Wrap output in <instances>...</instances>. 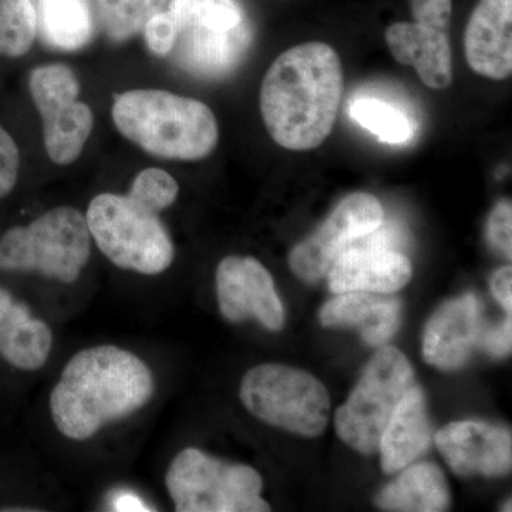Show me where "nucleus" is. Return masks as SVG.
<instances>
[{
  "label": "nucleus",
  "instance_id": "obj_1",
  "mask_svg": "<svg viewBox=\"0 0 512 512\" xmlns=\"http://www.w3.org/2000/svg\"><path fill=\"white\" fill-rule=\"evenodd\" d=\"M345 76L332 46L308 42L293 46L262 80V119L276 144L291 151L319 147L338 117Z\"/></svg>",
  "mask_w": 512,
  "mask_h": 512
},
{
  "label": "nucleus",
  "instance_id": "obj_2",
  "mask_svg": "<svg viewBox=\"0 0 512 512\" xmlns=\"http://www.w3.org/2000/svg\"><path fill=\"white\" fill-rule=\"evenodd\" d=\"M153 392V375L140 357L117 346H96L64 366L50 394V413L67 439L87 440L110 421L137 412Z\"/></svg>",
  "mask_w": 512,
  "mask_h": 512
},
{
  "label": "nucleus",
  "instance_id": "obj_3",
  "mask_svg": "<svg viewBox=\"0 0 512 512\" xmlns=\"http://www.w3.org/2000/svg\"><path fill=\"white\" fill-rule=\"evenodd\" d=\"M111 116L127 140L168 160H201L220 140L217 119L207 104L164 90L120 94Z\"/></svg>",
  "mask_w": 512,
  "mask_h": 512
},
{
  "label": "nucleus",
  "instance_id": "obj_4",
  "mask_svg": "<svg viewBox=\"0 0 512 512\" xmlns=\"http://www.w3.org/2000/svg\"><path fill=\"white\" fill-rule=\"evenodd\" d=\"M177 25L175 63L201 77H222L238 66L252 30L237 0H171Z\"/></svg>",
  "mask_w": 512,
  "mask_h": 512
},
{
  "label": "nucleus",
  "instance_id": "obj_5",
  "mask_svg": "<svg viewBox=\"0 0 512 512\" xmlns=\"http://www.w3.org/2000/svg\"><path fill=\"white\" fill-rule=\"evenodd\" d=\"M92 251L86 217L72 207H57L26 227L10 228L0 238V271L40 272L72 284Z\"/></svg>",
  "mask_w": 512,
  "mask_h": 512
},
{
  "label": "nucleus",
  "instance_id": "obj_6",
  "mask_svg": "<svg viewBox=\"0 0 512 512\" xmlns=\"http://www.w3.org/2000/svg\"><path fill=\"white\" fill-rule=\"evenodd\" d=\"M86 221L97 247L121 269L158 275L173 264V241L158 214L128 197L97 195L90 202Z\"/></svg>",
  "mask_w": 512,
  "mask_h": 512
},
{
  "label": "nucleus",
  "instance_id": "obj_7",
  "mask_svg": "<svg viewBox=\"0 0 512 512\" xmlns=\"http://www.w3.org/2000/svg\"><path fill=\"white\" fill-rule=\"evenodd\" d=\"M168 494L178 512H265L262 478L244 464H229L185 448L165 476Z\"/></svg>",
  "mask_w": 512,
  "mask_h": 512
},
{
  "label": "nucleus",
  "instance_id": "obj_8",
  "mask_svg": "<svg viewBox=\"0 0 512 512\" xmlns=\"http://www.w3.org/2000/svg\"><path fill=\"white\" fill-rule=\"evenodd\" d=\"M239 394L256 419L279 429L316 437L328 426V390L315 376L295 367L256 366L242 379Z\"/></svg>",
  "mask_w": 512,
  "mask_h": 512
},
{
  "label": "nucleus",
  "instance_id": "obj_9",
  "mask_svg": "<svg viewBox=\"0 0 512 512\" xmlns=\"http://www.w3.org/2000/svg\"><path fill=\"white\" fill-rule=\"evenodd\" d=\"M414 384L413 367L399 349L377 350L348 402L336 412L340 439L359 453H376L387 423Z\"/></svg>",
  "mask_w": 512,
  "mask_h": 512
},
{
  "label": "nucleus",
  "instance_id": "obj_10",
  "mask_svg": "<svg viewBox=\"0 0 512 512\" xmlns=\"http://www.w3.org/2000/svg\"><path fill=\"white\" fill-rule=\"evenodd\" d=\"M384 222V210L375 195L353 192L312 235L299 242L289 254L293 274L306 282L328 275L330 266L356 239L375 231Z\"/></svg>",
  "mask_w": 512,
  "mask_h": 512
},
{
  "label": "nucleus",
  "instance_id": "obj_11",
  "mask_svg": "<svg viewBox=\"0 0 512 512\" xmlns=\"http://www.w3.org/2000/svg\"><path fill=\"white\" fill-rule=\"evenodd\" d=\"M217 296L222 316L229 322L254 318L274 332L284 326V306L274 279L252 256L222 259L217 268Z\"/></svg>",
  "mask_w": 512,
  "mask_h": 512
},
{
  "label": "nucleus",
  "instance_id": "obj_12",
  "mask_svg": "<svg viewBox=\"0 0 512 512\" xmlns=\"http://www.w3.org/2000/svg\"><path fill=\"white\" fill-rule=\"evenodd\" d=\"M436 444L460 476H505L512 467L511 431L483 421H456L437 433Z\"/></svg>",
  "mask_w": 512,
  "mask_h": 512
},
{
  "label": "nucleus",
  "instance_id": "obj_13",
  "mask_svg": "<svg viewBox=\"0 0 512 512\" xmlns=\"http://www.w3.org/2000/svg\"><path fill=\"white\" fill-rule=\"evenodd\" d=\"M412 262L402 251L369 247L353 242L330 266L329 288L335 293L352 291L389 295L412 279Z\"/></svg>",
  "mask_w": 512,
  "mask_h": 512
},
{
  "label": "nucleus",
  "instance_id": "obj_14",
  "mask_svg": "<svg viewBox=\"0 0 512 512\" xmlns=\"http://www.w3.org/2000/svg\"><path fill=\"white\" fill-rule=\"evenodd\" d=\"M483 332L481 303L467 293L441 305L427 323L423 356L429 365L456 370L464 365Z\"/></svg>",
  "mask_w": 512,
  "mask_h": 512
},
{
  "label": "nucleus",
  "instance_id": "obj_15",
  "mask_svg": "<svg viewBox=\"0 0 512 512\" xmlns=\"http://www.w3.org/2000/svg\"><path fill=\"white\" fill-rule=\"evenodd\" d=\"M464 52L474 73L491 80L512 74V0H480L468 19Z\"/></svg>",
  "mask_w": 512,
  "mask_h": 512
},
{
  "label": "nucleus",
  "instance_id": "obj_16",
  "mask_svg": "<svg viewBox=\"0 0 512 512\" xmlns=\"http://www.w3.org/2000/svg\"><path fill=\"white\" fill-rule=\"evenodd\" d=\"M394 59L416 69L421 82L434 90L453 83V52L448 32L420 23L397 22L384 32Z\"/></svg>",
  "mask_w": 512,
  "mask_h": 512
},
{
  "label": "nucleus",
  "instance_id": "obj_17",
  "mask_svg": "<svg viewBox=\"0 0 512 512\" xmlns=\"http://www.w3.org/2000/svg\"><path fill=\"white\" fill-rule=\"evenodd\" d=\"M402 303L382 293L352 291L338 293L320 309L326 328H356L369 345H383L400 326Z\"/></svg>",
  "mask_w": 512,
  "mask_h": 512
},
{
  "label": "nucleus",
  "instance_id": "obj_18",
  "mask_svg": "<svg viewBox=\"0 0 512 512\" xmlns=\"http://www.w3.org/2000/svg\"><path fill=\"white\" fill-rule=\"evenodd\" d=\"M433 427L426 409V397L417 384L406 396L387 423L379 448L382 468L392 474L412 464L429 448Z\"/></svg>",
  "mask_w": 512,
  "mask_h": 512
},
{
  "label": "nucleus",
  "instance_id": "obj_19",
  "mask_svg": "<svg viewBox=\"0 0 512 512\" xmlns=\"http://www.w3.org/2000/svg\"><path fill=\"white\" fill-rule=\"evenodd\" d=\"M52 343L49 326L33 319L23 303L0 289V355L6 362L22 370L40 369L49 357Z\"/></svg>",
  "mask_w": 512,
  "mask_h": 512
},
{
  "label": "nucleus",
  "instance_id": "obj_20",
  "mask_svg": "<svg viewBox=\"0 0 512 512\" xmlns=\"http://www.w3.org/2000/svg\"><path fill=\"white\" fill-rule=\"evenodd\" d=\"M384 511L440 512L450 505V490L439 467L416 464L404 470L402 476L387 485L376 497Z\"/></svg>",
  "mask_w": 512,
  "mask_h": 512
},
{
  "label": "nucleus",
  "instance_id": "obj_21",
  "mask_svg": "<svg viewBox=\"0 0 512 512\" xmlns=\"http://www.w3.org/2000/svg\"><path fill=\"white\" fill-rule=\"evenodd\" d=\"M43 119L45 147L53 163L72 164L82 154L92 134L94 117L86 103L66 100L39 111Z\"/></svg>",
  "mask_w": 512,
  "mask_h": 512
},
{
  "label": "nucleus",
  "instance_id": "obj_22",
  "mask_svg": "<svg viewBox=\"0 0 512 512\" xmlns=\"http://www.w3.org/2000/svg\"><path fill=\"white\" fill-rule=\"evenodd\" d=\"M37 33L59 50H77L93 36V18L87 0H36Z\"/></svg>",
  "mask_w": 512,
  "mask_h": 512
},
{
  "label": "nucleus",
  "instance_id": "obj_23",
  "mask_svg": "<svg viewBox=\"0 0 512 512\" xmlns=\"http://www.w3.org/2000/svg\"><path fill=\"white\" fill-rule=\"evenodd\" d=\"M350 119L387 144H404L414 137L412 120L399 107L386 101L366 97L349 107Z\"/></svg>",
  "mask_w": 512,
  "mask_h": 512
},
{
  "label": "nucleus",
  "instance_id": "obj_24",
  "mask_svg": "<svg viewBox=\"0 0 512 512\" xmlns=\"http://www.w3.org/2000/svg\"><path fill=\"white\" fill-rule=\"evenodd\" d=\"M36 36L33 0H0V55H26L35 43Z\"/></svg>",
  "mask_w": 512,
  "mask_h": 512
},
{
  "label": "nucleus",
  "instance_id": "obj_25",
  "mask_svg": "<svg viewBox=\"0 0 512 512\" xmlns=\"http://www.w3.org/2000/svg\"><path fill=\"white\" fill-rule=\"evenodd\" d=\"M101 28L114 42L130 39L154 15L148 0H96Z\"/></svg>",
  "mask_w": 512,
  "mask_h": 512
},
{
  "label": "nucleus",
  "instance_id": "obj_26",
  "mask_svg": "<svg viewBox=\"0 0 512 512\" xmlns=\"http://www.w3.org/2000/svg\"><path fill=\"white\" fill-rule=\"evenodd\" d=\"M29 90L36 109L40 111L60 101L77 99L80 84L70 67L64 64H46L37 67L30 74Z\"/></svg>",
  "mask_w": 512,
  "mask_h": 512
},
{
  "label": "nucleus",
  "instance_id": "obj_27",
  "mask_svg": "<svg viewBox=\"0 0 512 512\" xmlns=\"http://www.w3.org/2000/svg\"><path fill=\"white\" fill-rule=\"evenodd\" d=\"M178 191L180 188L173 175L161 168H147L134 178L127 197L140 207L158 214L174 204Z\"/></svg>",
  "mask_w": 512,
  "mask_h": 512
},
{
  "label": "nucleus",
  "instance_id": "obj_28",
  "mask_svg": "<svg viewBox=\"0 0 512 512\" xmlns=\"http://www.w3.org/2000/svg\"><path fill=\"white\" fill-rule=\"evenodd\" d=\"M148 49L157 56L173 52L177 40V25L170 10L165 8L147 20L143 29Z\"/></svg>",
  "mask_w": 512,
  "mask_h": 512
},
{
  "label": "nucleus",
  "instance_id": "obj_29",
  "mask_svg": "<svg viewBox=\"0 0 512 512\" xmlns=\"http://www.w3.org/2000/svg\"><path fill=\"white\" fill-rule=\"evenodd\" d=\"M488 239L491 245L511 258L512 254V205L503 200L495 205L488 218Z\"/></svg>",
  "mask_w": 512,
  "mask_h": 512
},
{
  "label": "nucleus",
  "instance_id": "obj_30",
  "mask_svg": "<svg viewBox=\"0 0 512 512\" xmlns=\"http://www.w3.org/2000/svg\"><path fill=\"white\" fill-rule=\"evenodd\" d=\"M20 154L18 144L0 126V198L8 195L18 181Z\"/></svg>",
  "mask_w": 512,
  "mask_h": 512
},
{
  "label": "nucleus",
  "instance_id": "obj_31",
  "mask_svg": "<svg viewBox=\"0 0 512 512\" xmlns=\"http://www.w3.org/2000/svg\"><path fill=\"white\" fill-rule=\"evenodd\" d=\"M414 22L448 32L453 13L451 0H412Z\"/></svg>",
  "mask_w": 512,
  "mask_h": 512
},
{
  "label": "nucleus",
  "instance_id": "obj_32",
  "mask_svg": "<svg viewBox=\"0 0 512 512\" xmlns=\"http://www.w3.org/2000/svg\"><path fill=\"white\" fill-rule=\"evenodd\" d=\"M478 345L494 357L510 355L512 346V322L511 313L498 328L483 329Z\"/></svg>",
  "mask_w": 512,
  "mask_h": 512
},
{
  "label": "nucleus",
  "instance_id": "obj_33",
  "mask_svg": "<svg viewBox=\"0 0 512 512\" xmlns=\"http://www.w3.org/2000/svg\"><path fill=\"white\" fill-rule=\"evenodd\" d=\"M491 291L497 301L504 306L505 311L511 313L512 309V268L504 266L495 272L491 278Z\"/></svg>",
  "mask_w": 512,
  "mask_h": 512
},
{
  "label": "nucleus",
  "instance_id": "obj_34",
  "mask_svg": "<svg viewBox=\"0 0 512 512\" xmlns=\"http://www.w3.org/2000/svg\"><path fill=\"white\" fill-rule=\"evenodd\" d=\"M114 511H150L147 505L138 498L137 495L130 493H121L114 495Z\"/></svg>",
  "mask_w": 512,
  "mask_h": 512
},
{
  "label": "nucleus",
  "instance_id": "obj_35",
  "mask_svg": "<svg viewBox=\"0 0 512 512\" xmlns=\"http://www.w3.org/2000/svg\"><path fill=\"white\" fill-rule=\"evenodd\" d=\"M148 2H150L151 10H153L154 15H156V13L167 8L171 0H148Z\"/></svg>",
  "mask_w": 512,
  "mask_h": 512
}]
</instances>
